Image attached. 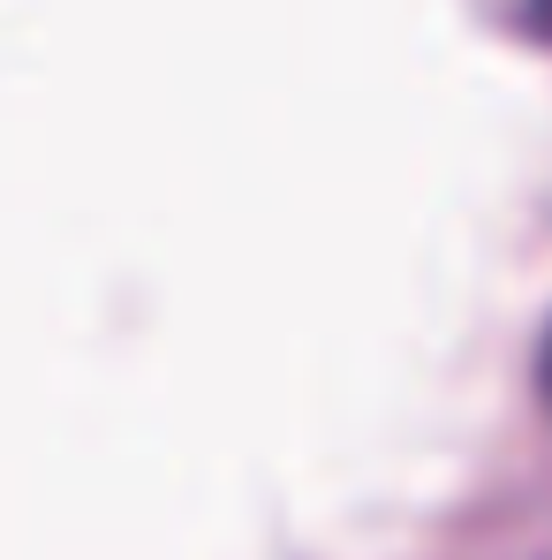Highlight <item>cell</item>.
<instances>
[{
  "mask_svg": "<svg viewBox=\"0 0 552 560\" xmlns=\"http://www.w3.org/2000/svg\"><path fill=\"white\" fill-rule=\"evenodd\" d=\"M530 23H538V31L552 38V0H530Z\"/></svg>",
  "mask_w": 552,
  "mask_h": 560,
  "instance_id": "6da1fadb",
  "label": "cell"
},
{
  "mask_svg": "<svg viewBox=\"0 0 552 560\" xmlns=\"http://www.w3.org/2000/svg\"><path fill=\"white\" fill-rule=\"evenodd\" d=\"M545 394H552V341H545Z\"/></svg>",
  "mask_w": 552,
  "mask_h": 560,
  "instance_id": "7a4b0ae2",
  "label": "cell"
}]
</instances>
